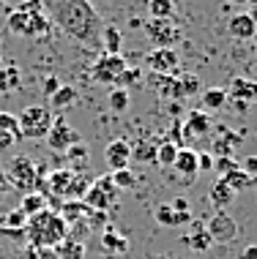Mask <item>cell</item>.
Segmentation results:
<instances>
[{"label":"cell","instance_id":"1","mask_svg":"<svg viewBox=\"0 0 257 259\" xmlns=\"http://www.w3.org/2000/svg\"><path fill=\"white\" fill-rule=\"evenodd\" d=\"M41 11L50 14L52 22L74 41L88 47L101 44L104 19L88 0H41Z\"/></svg>","mask_w":257,"mask_h":259},{"label":"cell","instance_id":"2","mask_svg":"<svg viewBox=\"0 0 257 259\" xmlns=\"http://www.w3.org/2000/svg\"><path fill=\"white\" fill-rule=\"evenodd\" d=\"M25 237L30 240V248H58L68 237V224L60 219L55 207H47L39 215L27 219Z\"/></svg>","mask_w":257,"mask_h":259},{"label":"cell","instance_id":"3","mask_svg":"<svg viewBox=\"0 0 257 259\" xmlns=\"http://www.w3.org/2000/svg\"><path fill=\"white\" fill-rule=\"evenodd\" d=\"M47 27L50 22H47L41 6L33 0H25L19 9L9 11V30L14 36H41V33H47Z\"/></svg>","mask_w":257,"mask_h":259},{"label":"cell","instance_id":"4","mask_svg":"<svg viewBox=\"0 0 257 259\" xmlns=\"http://www.w3.org/2000/svg\"><path fill=\"white\" fill-rule=\"evenodd\" d=\"M19 123V134L22 139H44L50 134V125H52V112L41 104H30L17 115Z\"/></svg>","mask_w":257,"mask_h":259},{"label":"cell","instance_id":"5","mask_svg":"<svg viewBox=\"0 0 257 259\" xmlns=\"http://www.w3.org/2000/svg\"><path fill=\"white\" fill-rule=\"evenodd\" d=\"M115 202H118V188H115V183H113L109 175L93 178L88 194L82 197V205H85L88 210H99V213H107V207L115 205Z\"/></svg>","mask_w":257,"mask_h":259},{"label":"cell","instance_id":"6","mask_svg":"<svg viewBox=\"0 0 257 259\" xmlns=\"http://www.w3.org/2000/svg\"><path fill=\"white\" fill-rule=\"evenodd\" d=\"M145 36L151 38L154 50H172V44L180 38V30L172 19H148L145 22Z\"/></svg>","mask_w":257,"mask_h":259},{"label":"cell","instance_id":"7","mask_svg":"<svg viewBox=\"0 0 257 259\" xmlns=\"http://www.w3.org/2000/svg\"><path fill=\"white\" fill-rule=\"evenodd\" d=\"M9 183L22 194H30L36 188V164L27 156H17L9 164Z\"/></svg>","mask_w":257,"mask_h":259},{"label":"cell","instance_id":"8","mask_svg":"<svg viewBox=\"0 0 257 259\" xmlns=\"http://www.w3.org/2000/svg\"><path fill=\"white\" fill-rule=\"evenodd\" d=\"M129 68V63L123 55H99V60L93 63V79L99 85H115L118 76Z\"/></svg>","mask_w":257,"mask_h":259},{"label":"cell","instance_id":"9","mask_svg":"<svg viewBox=\"0 0 257 259\" xmlns=\"http://www.w3.org/2000/svg\"><path fill=\"white\" fill-rule=\"evenodd\" d=\"M50 150H58V153H66L71 145L80 142V134L66 123V117H52V125H50V134L44 137Z\"/></svg>","mask_w":257,"mask_h":259},{"label":"cell","instance_id":"10","mask_svg":"<svg viewBox=\"0 0 257 259\" xmlns=\"http://www.w3.org/2000/svg\"><path fill=\"white\" fill-rule=\"evenodd\" d=\"M205 229H208V235H211L213 243H233L235 237H238V224H235V219H230L225 210L213 213L211 221L205 224Z\"/></svg>","mask_w":257,"mask_h":259},{"label":"cell","instance_id":"11","mask_svg":"<svg viewBox=\"0 0 257 259\" xmlns=\"http://www.w3.org/2000/svg\"><path fill=\"white\" fill-rule=\"evenodd\" d=\"M208 131H211V115L203 112V109H192L189 115H186V120L180 123V137H183V142L186 139L205 137Z\"/></svg>","mask_w":257,"mask_h":259},{"label":"cell","instance_id":"12","mask_svg":"<svg viewBox=\"0 0 257 259\" xmlns=\"http://www.w3.org/2000/svg\"><path fill=\"white\" fill-rule=\"evenodd\" d=\"M104 161L113 172L118 169H129V161H131V145L126 139H113V142L104 148Z\"/></svg>","mask_w":257,"mask_h":259},{"label":"cell","instance_id":"13","mask_svg":"<svg viewBox=\"0 0 257 259\" xmlns=\"http://www.w3.org/2000/svg\"><path fill=\"white\" fill-rule=\"evenodd\" d=\"M145 63H148V68L154 74H175L178 52L175 50H151L148 58H145Z\"/></svg>","mask_w":257,"mask_h":259},{"label":"cell","instance_id":"14","mask_svg":"<svg viewBox=\"0 0 257 259\" xmlns=\"http://www.w3.org/2000/svg\"><path fill=\"white\" fill-rule=\"evenodd\" d=\"M151 85H154V90L159 96H164V99H175V101L183 99V88H180L178 74H154L151 76Z\"/></svg>","mask_w":257,"mask_h":259},{"label":"cell","instance_id":"15","mask_svg":"<svg viewBox=\"0 0 257 259\" xmlns=\"http://www.w3.org/2000/svg\"><path fill=\"white\" fill-rule=\"evenodd\" d=\"M154 219L159 227H186V224H192V213H175L172 210L170 202H159L156 210H154Z\"/></svg>","mask_w":257,"mask_h":259},{"label":"cell","instance_id":"16","mask_svg":"<svg viewBox=\"0 0 257 259\" xmlns=\"http://www.w3.org/2000/svg\"><path fill=\"white\" fill-rule=\"evenodd\" d=\"M227 99L230 101H257V82L254 79H246V76H235L227 88Z\"/></svg>","mask_w":257,"mask_h":259},{"label":"cell","instance_id":"17","mask_svg":"<svg viewBox=\"0 0 257 259\" xmlns=\"http://www.w3.org/2000/svg\"><path fill=\"white\" fill-rule=\"evenodd\" d=\"M227 30H230V36H233V38L249 41V38H254V36H257V22L244 11V14H235V17L230 19Z\"/></svg>","mask_w":257,"mask_h":259},{"label":"cell","instance_id":"18","mask_svg":"<svg viewBox=\"0 0 257 259\" xmlns=\"http://www.w3.org/2000/svg\"><path fill=\"white\" fill-rule=\"evenodd\" d=\"M183 243L192 251H208V248L213 246V240H211V235H208L205 224H200V221H192L189 224V235H183Z\"/></svg>","mask_w":257,"mask_h":259},{"label":"cell","instance_id":"19","mask_svg":"<svg viewBox=\"0 0 257 259\" xmlns=\"http://www.w3.org/2000/svg\"><path fill=\"white\" fill-rule=\"evenodd\" d=\"M71 178H74L71 169H52L50 175H47V180H44L47 194H50V197H66Z\"/></svg>","mask_w":257,"mask_h":259},{"label":"cell","instance_id":"20","mask_svg":"<svg viewBox=\"0 0 257 259\" xmlns=\"http://www.w3.org/2000/svg\"><path fill=\"white\" fill-rule=\"evenodd\" d=\"M101 246H104V254H126L129 251V237L126 235H121L115 227H107L104 229V235H101Z\"/></svg>","mask_w":257,"mask_h":259},{"label":"cell","instance_id":"21","mask_svg":"<svg viewBox=\"0 0 257 259\" xmlns=\"http://www.w3.org/2000/svg\"><path fill=\"white\" fill-rule=\"evenodd\" d=\"M172 169L183 178H194L197 175V153L192 148H178V156L172 161Z\"/></svg>","mask_w":257,"mask_h":259},{"label":"cell","instance_id":"22","mask_svg":"<svg viewBox=\"0 0 257 259\" xmlns=\"http://www.w3.org/2000/svg\"><path fill=\"white\" fill-rule=\"evenodd\" d=\"M241 142V137L238 134H233V131H222V134L211 142V156L213 158H227V156H233V150H235V145Z\"/></svg>","mask_w":257,"mask_h":259},{"label":"cell","instance_id":"23","mask_svg":"<svg viewBox=\"0 0 257 259\" xmlns=\"http://www.w3.org/2000/svg\"><path fill=\"white\" fill-rule=\"evenodd\" d=\"M208 199H211V205L216 207V210H225L227 205H233V199H235V191L230 186L225 183V180H213V186H211V191H208Z\"/></svg>","mask_w":257,"mask_h":259},{"label":"cell","instance_id":"24","mask_svg":"<svg viewBox=\"0 0 257 259\" xmlns=\"http://www.w3.org/2000/svg\"><path fill=\"white\" fill-rule=\"evenodd\" d=\"M200 101H203V112H216V109H225L230 99H227V90L225 88H208V90H200Z\"/></svg>","mask_w":257,"mask_h":259},{"label":"cell","instance_id":"25","mask_svg":"<svg viewBox=\"0 0 257 259\" xmlns=\"http://www.w3.org/2000/svg\"><path fill=\"white\" fill-rule=\"evenodd\" d=\"M50 207V202H47L44 194H39V191H30V194H22V205H19V210L27 215V219H33V215H39L41 210H47Z\"/></svg>","mask_w":257,"mask_h":259},{"label":"cell","instance_id":"26","mask_svg":"<svg viewBox=\"0 0 257 259\" xmlns=\"http://www.w3.org/2000/svg\"><path fill=\"white\" fill-rule=\"evenodd\" d=\"M19 85H22V74H19L17 66H0V93H14Z\"/></svg>","mask_w":257,"mask_h":259},{"label":"cell","instance_id":"27","mask_svg":"<svg viewBox=\"0 0 257 259\" xmlns=\"http://www.w3.org/2000/svg\"><path fill=\"white\" fill-rule=\"evenodd\" d=\"M74 101H77V90H74L71 85H60V88L50 96V107H52V109H58V112L68 109Z\"/></svg>","mask_w":257,"mask_h":259},{"label":"cell","instance_id":"28","mask_svg":"<svg viewBox=\"0 0 257 259\" xmlns=\"http://www.w3.org/2000/svg\"><path fill=\"white\" fill-rule=\"evenodd\" d=\"M121 30L115 25H104L101 30V47H104V55H121Z\"/></svg>","mask_w":257,"mask_h":259},{"label":"cell","instance_id":"29","mask_svg":"<svg viewBox=\"0 0 257 259\" xmlns=\"http://www.w3.org/2000/svg\"><path fill=\"white\" fill-rule=\"evenodd\" d=\"M131 158L145 161V164H156V142H148V139L134 142L131 145Z\"/></svg>","mask_w":257,"mask_h":259},{"label":"cell","instance_id":"30","mask_svg":"<svg viewBox=\"0 0 257 259\" xmlns=\"http://www.w3.org/2000/svg\"><path fill=\"white\" fill-rule=\"evenodd\" d=\"M90 183H93V178H90V175H74L71 183H68L66 199H77V202H82V197L88 194Z\"/></svg>","mask_w":257,"mask_h":259},{"label":"cell","instance_id":"31","mask_svg":"<svg viewBox=\"0 0 257 259\" xmlns=\"http://www.w3.org/2000/svg\"><path fill=\"white\" fill-rule=\"evenodd\" d=\"M151 19H172L175 17V3L172 0H148Z\"/></svg>","mask_w":257,"mask_h":259},{"label":"cell","instance_id":"32","mask_svg":"<svg viewBox=\"0 0 257 259\" xmlns=\"http://www.w3.org/2000/svg\"><path fill=\"white\" fill-rule=\"evenodd\" d=\"M85 205H82V202H77V199H68L63 207H60V219H63L66 224H74V221H80V219H85Z\"/></svg>","mask_w":257,"mask_h":259},{"label":"cell","instance_id":"33","mask_svg":"<svg viewBox=\"0 0 257 259\" xmlns=\"http://www.w3.org/2000/svg\"><path fill=\"white\" fill-rule=\"evenodd\" d=\"M222 180H225V183L230 186L235 194H241V191H246L249 186H254V180L249 178L246 172H241V169H233L230 175H225V178H222Z\"/></svg>","mask_w":257,"mask_h":259},{"label":"cell","instance_id":"34","mask_svg":"<svg viewBox=\"0 0 257 259\" xmlns=\"http://www.w3.org/2000/svg\"><path fill=\"white\" fill-rule=\"evenodd\" d=\"M107 101H109V109H113V112H126L129 104H131V96H129V90L115 88L113 93L107 96Z\"/></svg>","mask_w":257,"mask_h":259},{"label":"cell","instance_id":"35","mask_svg":"<svg viewBox=\"0 0 257 259\" xmlns=\"http://www.w3.org/2000/svg\"><path fill=\"white\" fill-rule=\"evenodd\" d=\"M178 156V148L172 142H159L156 145V164L162 166H172V161Z\"/></svg>","mask_w":257,"mask_h":259},{"label":"cell","instance_id":"36","mask_svg":"<svg viewBox=\"0 0 257 259\" xmlns=\"http://www.w3.org/2000/svg\"><path fill=\"white\" fill-rule=\"evenodd\" d=\"M109 178H113V183H115L118 191H126V188L137 186V178H134V172H131V169H118V172L109 175Z\"/></svg>","mask_w":257,"mask_h":259},{"label":"cell","instance_id":"37","mask_svg":"<svg viewBox=\"0 0 257 259\" xmlns=\"http://www.w3.org/2000/svg\"><path fill=\"white\" fill-rule=\"evenodd\" d=\"M0 131H6V134H11L14 139H22L19 134V123H17V115H11V112H0Z\"/></svg>","mask_w":257,"mask_h":259},{"label":"cell","instance_id":"38","mask_svg":"<svg viewBox=\"0 0 257 259\" xmlns=\"http://www.w3.org/2000/svg\"><path fill=\"white\" fill-rule=\"evenodd\" d=\"M140 82H142V71H140V68H126V71L118 76L115 85H121L123 90H129V88H137Z\"/></svg>","mask_w":257,"mask_h":259},{"label":"cell","instance_id":"39","mask_svg":"<svg viewBox=\"0 0 257 259\" xmlns=\"http://www.w3.org/2000/svg\"><path fill=\"white\" fill-rule=\"evenodd\" d=\"M55 256H60V259H80L82 256V243H71V240H63L58 248H55Z\"/></svg>","mask_w":257,"mask_h":259},{"label":"cell","instance_id":"40","mask_svg":"<svg viewBox=\"0 0 257 259\" xmlns=\"http://www.w3.org/2000/svg\"><path fill=\"white\" fill-rule=\"evenodd\" d=\"M180 76V88H183V99L189 96H200V79L194 74H178Z\"/></svg>","mask_w":257,"mask_h":259},{"label":"cell","instance_id":"41","mask_svg":"<svg viewBox=\"0 0 257 259\" xmlns=\"http://www.w3.org/2000/svg\"><path fill=\"white\" fill-rule=\"evenodd\" d=\"M213 169L219 172V178H225V175H230L233 169H238V161H235L233 156H227V158H213Z\"/></svg>","mask_w":257,"mask_h":259},{"label":"cell","instance_id":"42","mask_svg":"<svg viewBox=\"0 0 257 259\" xmlns=\"http://www.w3.org/2000/svg\"><path fill=\"white\" fill-rule=\"evenodd\" d=\"M66 158L74 161V164H88V148H82V142L71 145V148L66 150Z\"/></svg>","mask_w":257,"mask_h":259},{"label":"cell","instance_id":"43","mask_svg":"<svg viewBox=\"0 0 257 259\" xmlns=\"http://www.w3.org/2000/svg\"><path fill=\"white\" fill-rule=\"evenodd\" d=\"M25 224H27V215L22 210H11V213L6 215V227L9 229H25Z\"/></svg>","mask_w":257,"mask_h":259},{"label":"cell","instance_id":"44","mask_svg":"<svg viewBox=\"0 0 257 259\" xmlns=\"http://www.w3.org/2000/svg\"><path fill=\"white\" fill-rule=\"evenodd\" d=\"M238 169H241V172H246L249 178L254 180V178H257V156H246V158L238 164Z\"/></svg>","mask_w":257,"mask_h":259},{"label":"cell","instance_id":"45","mask_svg":"<svg viewBox=\"0 0 257 259\" xmlns=\"http://www.w3.org/2000/svg\"><path fill=\"white\" fill-rule=\"evenodd\" d=\"M213 169V156L211 153H197V172H211Z\"/></svg>","mask_w":257,"mask_h":259},{"label":"cell","instance_id":"46","mask_svg":"<svg viewBox=\"0 0 257 259\" xmlns=\"http://www.w3.org/2000/svg\"><path fill=\"white\" fill-rule=\"evenodd\" d=\"M14 145H17V139H14L11 134H6V131H0V153H6V150H11Z\"/></svg>","mask_w":257,"mask_h":259},{"label":"cell","instance_id":"47","mask_svg":"<svg viewBox=\"0 0 257 259\" xmlns=\"http://www.w3.org/2000/svg\"><path fill=\"white\" fill-rule=\"evenodd\" d=\"M170 205H172V210H175V213H192V210H189V199H186V197L172 199Z\"/></svg>","mask_w":257,"mask_h":259},{"label":"cell","instance_id":"48","mask_svg":"<svg viewBox=\"0 0 257 259\" xmlns=\"http://www.w3.org/2000/svg\"><path fill=\"white\" fill-rule=\"evenodd\" d=\"M60 88V82H58V76H47V82H44V93L47 96H52L55 90Z\"/></svg>","mask_w":257,"mask_h":259},{"label":"cell","instance_id":"49","mask_svg":"<svg viewBox=\"0 0 257 259\" xmlns=\"http://www.w3.org/2000/svg\"><path fill=\"white\" fill-rule=\"evenodd\" d=\"M241 259H257V243L246 246V248H244V254H241Z\"/></svg>","mask_w":257,"mask_h":259},{"label":"cell","instance_id":"50","mask_svg":"<svg viewBox=\"0 0 257 259\" xmlns=\"http://www.w3.org/2000/svg\"><path fill=\"white\" fill-rule=\"evenodd\" d=\"M246 14H249V17H252L254 19V22H257V0H246Z\"/></svg>","mask_w":257,"mask_h":259},{"label":"cell","instance_id":"51","mask_svg":"<svg viewBox=\"0 0 257 259\" xmlns=\"http://www.w3.org/2000/svg\"><path fill=\"white\" fill-rule=\"evenodd\" d=\"M233 3H241V6H246V0H233Z\"/></svg>","mask_w":257,"mask_h":259},{"label":"cell","instance_id":"52","mask_svg":"<svg viewBox=\"0 0 257 259\" xmlns=\"http://www.w3.org/2000/svg\"><path fill=\"white\" fill-rule=\"evenodd\" d=\"M6 3H9V0H0V6H6Z\"/></svg>","mask_w":257,"mask_h":259},{"label":"cell","instance_id":"53","mask_svg":"<svg viewBox=\"0 0 257 259\" xmlns=\"http://www.w3.org/2000/svg\"><path fill=\"white\" fill-rule=\"evenodd\" d=\"M254 188H257V178H254Z\"/></svg>","mask_w":257,"mask_h":259},{"label":"cell","instance_id":"54","mask_svg":"<svg viewBox=\"0 0 257 259\" xmlns=\"http://www.w3.org/2000/svg\"><path fill=\"white\" fill-rule=\"evenodd\" d=\"M0 191H3V186H0Z\"/></svg>","mask_w":257,"mask_h":259},{"label":"cell","instance_id":"55","mask_svg":"<svg viewBox=\"0 0 257 259\" xmlns=\"http://www.w3.org/2000/svg\"><path fill=\"white\" fill-rule=\"evenodd\" d=\"M164 259H170V256H164Z\"/></svg>","mask_w":257,"mask_h":259},{"label":"cell","instance_id":"56","mask_svg":"<svg viewBox=\"0 0 257 259\" xmlns=\"http://www.w3.org/2000/svg\"><path fill=\"white\" fill-rule=\"evenodd\" d=\"M88 3H90V0H88Z\"/></svg>","mask_w":257,"mask_h":259}]
</instances>
